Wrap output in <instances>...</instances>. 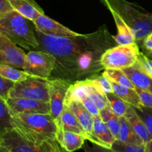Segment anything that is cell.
<instances>
[{"label":"cell","mask_w":152,"mask_h":152,"mask_svg":"<svg viewBox=\"0 0 152 152\" xmlns=\"http://www.w3.org/2000/svg\"><path fill=\"white\" fill-rule=\"evenodd\" d=\"M12 113L27 114H50L49 102L22 98H8L6 100Z\"/></svg>","instance_id":"cell-11"},{"label":"cell","mask_w":152,"mask_h":152,"mask_svg":"<svg viewBox=\"0 0 152 152\" xmlns=\"http://www.w3.org/2000/svg\"><path fill=\"white\" fill-rule=\"evenodd\" d=\"M135 65L152 79V59L140 52Z\"/></svg>","instance_id":"cell-30"},{"label":"cell","mask_w":152,"mask_h":152,"mask_svg":"<svg viewBox=\"0 0 152 152\" xmlns=\"http://www.w3.org/2000/svg\"><path fill=\"white\" fill-rule=\"evenodd\" d=\"M145 54H146L147 56H148V57L151 58V59H152V51L147 52V53H145Z\"/></svg>","instance_id":"cell-41"},{"label":"cell","mask_w":152,"mask_h":152,"mask_svg":"<svg viewBox=\"0 0 152 152\" xmlns=\"http://www.w3.org/2000/svg\"><path fill=\"white\" fill-rule=\"evenodd\" d=\"M13 9L26 19L34 22L40 14L44 13L43 10L34 0H9Z\"/></svg>","instance_id":"cell-17"},{"label":"cell","mask_w":152,"mask_h":152,"mask_svg":"<svg viewBox=\"0 0 152 152\" xmlns=\"http://www.w3.org/2000/svg\"><path fill=\"white\" fill-rule=\"evenodd\" d=\"M0 142L10 152H53L58 144L56 140L34 143L15 128L7 129L0 134Z\"/></svg>","instance_id":"cell-6"},{"label":"cell","mask_w":152,"mask_h":152,"mask_svg":"<svg viewBox=\"0 0 152 152\" xmlns=\"http://www.w3.org/2000/svg\"><path fill=\"white\" fill-rule=\"evenodd\" d=\"M87 140L83 135L75 132L57 129L56 141L68 152H74L83 147Z\"/></svg>","instance_id":"cell-14"},{"label":"cell","mask_w":152,"mask_h":152,"mask_svg":"<svg viewBox=\"0 0 152 152\" xmlns=\"http://www.w3.org/2000/svg\"><path fill=\"white\" fill-rule=\"evenodd\" d=\"M142 48L145 51L150 52L152 51V32L146 36L142 39Z\"/></svg>","instance_id":"cell-37"},{"label":"cell","mask_w":152,"mask_h":152,"mask_svg":"<svg viewBox=\"0 0 152 152\" xmlns=\"http://www.w3.org/2000/svg\"><path fill=\"white\" fill-rule=\"evenodd\" d=\"M10 113L13 128L31 142L42 144L56 140L57 127L50 114Z\"/></svg>","instance_id":"cell-2"},{"label":"cell","mask_w":152,"mask_h":152,"mask_svg":"<svg viewBox=\"0 0 152 152\" xmlns=\"http://www.w3.org/2000/svg\"><path fill=\"white\" fill-rule=\"evenodd\" d=\"M9 98L49 102V79L31 76L23 81L16 83L10 91Z\"/></svg>","instance_id":"cell-7"},{"label":"cell","mask_w":152,"mask_h":152,"mask_svg":"<svg viewBox=\"0 0 152 152\" xmlns=\"http://www.w3.org/2000/svg\"><path fill=\"white\" fill-rule=\"evenodd\" d=\"M13 10L9 0H0V19Z\"/></svg>","instance_id":"cell-36"},{"label":"cell","mask_w":152,"mask_h":152,"mask_svg":"<svg viewBox=\"0 0 152 152\" xmlns=\"http://www.w3.org/2000/svg\"><path fill=\"white\" fill-rule=\"evenodd\" d=\"M111 83L113 87V92L119 97L121 98L123 101H125L126 103L133 107L142 106L136 89L120 86L112 81H111Z\"/></svg>","instance_id":"cell-22"},{"label":"cell","mask_w":152,"mask_h":152,"mask_svg":"<svg viewBox=\"0 0 152 152\" xmlns=\"http://www.w3.org/2000/svg\"><path fill=\"white\" fill-rule=\"evenodd\" d=\"M34 23L39 31L47 35L57 37H79L83 35L71 31L62 24L45 16L44 13L40 14L34 21Z\"/></svg>","instance_id":"cell-12"},{"label":"cell","mask_w":152,"mask_h":152,"mask_svg":"<svg viewBox=\"0 0 152 152\" xmlns=\"http://www.w3.org/2000/svg\"><path fill=\"white\" fill-rule=\"evenodd\" d=\"M57 129H61L63 131L75 132L83 135L86 138V132L82 127L80 123L76 118L72 112L68 108H64L63 111L60 114L56 120H55Z\"/></svg>","instance_id":"cell-18"},{"label":"cell","mask_w":152,"mask_h":152,"mask_svg":"<svg viewBox=\"0 0 152 152\" xmlns=\"http://www.w3.org/2000/svg\"><path fill=\"white\" fill-rule=\"evenodd\" d=\"M105 94L108 99V106L112 109L116 115L118 116L119 117L126 115L129 108V104L126 103L114 92L107 93Z\"/></svg>","instance_id":"cell-26"},{"label":"cell","mask_w":152,"mask_h":152,"mask_svg":"<svg viewBox=\"0 0 152 152\" xmlns=\"http://www.w3.org/2000/svg\"><path fill=\"white\" fill-rule=\"evenodd\" d=\"M53 152H68V151H65V150L64 149V148H62V147H61L60 145H59V144L58 143L57 144V146H56V149H55V151H53Z\"/></svg>","instance_id":"cell-39"},{"label":"cell","mask_w":152,"mask_h":152,"mask_svg":"<svg viewBox=\"0 0 152 152\" xmlns=\"http://www.w3.org/2000/svg\"><path fill=\"white\" fill-rule=\"evenodd\" d=\"M125 117H126L130 124L132 125V128L135 131L138 136L142 139L144 143L145 144L152 139V136L148 132V129H147L146 126L144 123V122L141 120L140 117L137 115L136 112H135L134 109L132 105H129V108H128V111L126 112Z\"/></svg>","instance_id":"cell-21"},{"label":"cell","mask_w":152,"mask_h":152,"mask_svg":"<svg viewBox=\"0 0 152 152\" xmlns=\"http://www.w3.org/2000/svg\"><path fill=\"white\" fill-rule=\"evenodd\" d=\"M26 53L23 50L0 33V65L23 69Z\"/></svg>","instance_id":"cell-10"},{"label":"cell","mask_w":152,"mask_h":152,"mask_svg":"<svg viewBox=\"0 0 152 152\" xmlns=\"http://www.w3.org/2000/svg\"><path fill=\"white\" fill-rule=\"evenodd\" d=\"M56 65V58L48 52L30 50L26 53L23 70L31 76L49 79Z\"/></svg>","instance_id":"cell-8"},{"label":"cell","mask_w":152,"mask_h":152,"mask_svg":"<svg viewBox=\"0 0 152 152\" xmlns=\"http://www.w3.org/2000/svg\"><path fill=\"white\" fill-rule=\"evenodd\" d=\"M15 83L7 80L0 75V99L6 101L9 98V94L14 86Z\"/></svg>","instance_id":"cell-32"},{"label":"cell","mask_w":152,"mask_h":152,"mask_svg":"<svg viewBox=\"0 0 152 152\" xmlns=\"http://www.w3.org/2000/svg\"><path fill=\"white\" fill-rule=\"evenodd\" d=\"M71 81L61 78L49 79V103L50 114L56 120L65 108V99Z\"/></svg>","instance_id":"cell-9"},{"label":"cell","mask_w":152,"mask_h":152,"mask_svg":"<svg viewBox=\"0 0 152 152\" xmlns=\"http://www.w3.org/2000/svg\"><path fill=\"white\" fill-rule=\"evenodd\" d=\"M111 149L114 152H146L145 145H129L116 140Z\"/></svg>","instance_id":"cell-28"},{"label":"cell","mask_w":152,"mask_h":152,"mask_svg":"<svg viewBox=\"0 0 152 152\" xmlns=\"http://www.w3.org/2000/svg\"><path fill=\"white\" fill-rule=\"evenodd\" d=\"M112 14L117 28V34L113 36L117 45H127L136 42L134 34L132 28L123 20V18L114 10H109Z\"/></svg>","instance_id":"cell-16"},{"label":"cell","mask_w":152,"mask_h":152,"mask_svg":"<svg viewBox=\"0 0 152 152\" xmlns=\"http://www.w3.org/2000/svg\"><path fill=\"white\" fill-rule=\"evenodd\" d=\"M102 74L107 77L109 80L125 86V87L135 89L134 86L132 83L130 79L129 78L126 73L121 69H105Z\"/></svg>","instance_id":"cell-25"},{"label":"cell","mask_w":152,"mask_h":152,"mask_svg":"<svg viewBox=\"0 0 152 152\" xmlns=\"http://www.w3.org/2000/svg\"><path fill=\"white\" fill-rule=\"evenodd\" d=\"M36 26L29 20L13 10L0 19V33L20 48L29 50L39 47L35 34Z\"/></svg>","instance_id":"cell-3"},{"label":"cell","mask_w":152,"mask_h":152,"mask_svg":"<svg viewBox=\"0 0 152 152\" xmlns=\"http://www.w3.org/2000/svg\"><path fill=\"white\" fill-rule=\"evenodd\" d=\"M138 95H139L140 99L141 101L142 106L152 108V94L146 91L141 90L139 88H135Z\"/></svg>","instance_id":"cell-33"},{"label":"cell","mask_w":152,"mask_h":152,"mask_svg":"<svg viewBox=\"0 0 152 152\" xmlns=\"http://www.w3.org/2000/svg\"><path fill=\"white\" fill-rule=\"evenodd\" d=\"M140 51L137 42L127 45H117L105 50L101 57L104 69H124L136 63Z\"/></svg>","instance_id":"cell-5"},{"label":"cell","mask_w":152,"mask_h":152,"mask_svg":"<svg viewBox=\"0 0 152 152\" xmlns=\"http://www.w3.org/2000/svg\"><path fill=\"white\" fill-rule=\"evenodd\" d=\"M85 152H114L111 148L102 146L98 144L92 143L91 146L89 145H83Z\"/></svg>","instance_id":"cell-35"},{"label":"cell","mask_w":152,"mask_h":152,"mask_svg":"<svg viewBox=\"0 0 152 152\" xmlns=\"http://www.w3.org/2000/svg\"><path fill=\"white\" fill-rule=\"evenodd\" d=\"M91 79L93 80L96 86L105 94L113 92V87L111 81L103 74L96 77H92Z\"/></svg>","instance_id":"cell-31"},{"label":"cell","mask_w":152,"mask_h":152,"mask_svg":"<svg viewBox=\"0 0 152 152\" xmlns=\"http://www.w3.org/2000/svg\"><path fill=\"white\" fill-rule=\"evenodd\" d=\"M133 108L137 115L140 117L141 120L144 122L148 132L152 136V108L140 106L133 107Z\"/></svg>","instance_id":"cell-29"},{"label":"cell","mask_w":152,"mask_h":152,"mask_svg":"<svg viewBox=\"0 0 152 152\" xmlns=\"http://www.w3.org/2000/svg\"><path fill=\"white\" fill-rule=\"evenodd\" d=\"M81 102L84 105V106L86 107V109H87L94 117L99 115V110L98 109L97 107L96 106L94 102L88 96H86L85 99H83V101H82Z\"/></svg>","instance_id":"cell-34"},{"label":"cell","mask_w":152,"mask_h":152,"mask_svg":"<svg viewBox=\"0 0 152 152\" xmlns=\"http://www.w3.org/2000/svg\"><path fill=\"white\" fill-rule=\"evenodd\" d=\"M13 128V122L10 110L6 101L0 99V134Z\"/></svg>","instance_id":"cell-27"},{"label":"cell","mask_w":152,"mask_h":152,"mask_svg":"<svg viewBox=\"0 0 152 152\" xmlns=\"http://www.w3.org/2000/svg\"><path fill=\"white\" fill-rule=\"evenodd\" d=\"M35 34L39 43L37 50L53 55L57 78L69 81L92 76L103 69L101 57L116 42L105 26L79 37L47 35L37 28Z\"/></svg>","instance_id":"cell-1"},{"label":"cell","mask_w":152,"mask_h":152,"mask_svg":"<svg viewBox=\"0 0 152 152\" xmlns=\"http://www.w3.org/2000/svg\"><path fill=\"white\" fill-rule=\"evenodd\" d=\"M129 77L135 88L146 91L152 94V79L136 65L123 69Z\"/></svg>","instance_id":"cell-19"},{"label":"cell","mask_w":152,"mask_h":152,"mask_svg":"<svg viewBox=\"0 0 152 152\" xmlns=\"http://www.w3.org/2000/svg\"><path fill=\"white\" fill-rule=\"evenodd\" d=\"M0 75L15 83L23 81L31 76L23 69L7 65H0Z\"/></svg>","instance_id":"cell-24"},{"label":"cell","mask_w":152,"mask_h":152,"mask_svg":"<svg viewBox=\"0 0 152 152\" xmlns=\"http://www.w3.org/2000/svg\"><path fill=\"white\" fill-rule=\"evenodd\" d=\"M0 152H10V151H9V150L7 149L4 145H3L0 142Z\"/></svg>","instance_id":"cell-40"},{"label":"cell","mask_w":152,"mask_h":152,"mask_svg":"<svg viewBox=\"0 0 152 152\" xmlns=\"http://www.w3.org/2000/svg\"><path fill=\"white\" fill-rule=\"evenodd\" d=\"M99 116L102 121L107 125L115 139L118 140L120 128V117L116 115L108 105L99 111Z\"/></svg>","instance_id":"cell-23"},{"label":"cell","mask_w":152,"mask_h":152,"mask_svg":"<svg viewBox=\"0 0 152 152\" xmlns=\"http://www.w3.org/2000/svg\"><path fill=\"white\" fill-rule=\"evenodd\" d=\"M109 10L117 12L132 28L136 42L142 41L152 32V16L126 0H101Z\"/></svg>","instance_id":"cell-4"},{"label":"cell","mask_w":152,"mask_h":152,"mask_svg":"<svg viewBox=\"0 0 152 152\" xmlns=\"http://www.w3.org/2000/svg\"><path fill=\"white\" fill-rule=\"evenodd\" d=\"M146 152H152V139L145 145Z\"/></svg>","instance_id":"cell-38"},{"label":"cell","mask_w":152,"mask_h":152,"mask_svg":"<svg viewBox=\"0 0 152 152\" xmlns=\"http://www.w3.org/2000/svg\"><path fill=\"white\" fill-rule=\"evenodd\" d=\"M120 128L117 140L129 145H145L143 141L138 136L132 125L125 116L120 117Z\"/></svg>","instance_id":"cell-20"},{"label":"cell","mask_w":152,"mask_h":152,"mask_svg":"<svg viewBox=\"0 0 152 152\" xmlns=\"http://www.w3.org/2000/svg\"><path fill=\"white\" fill-rule=\"evenodd\" d=\"M65 108H68L77 119L86 132V140L90 141L92 143L97 144L96 139L93 135L94 117L86 109L84 105L78 101H74V102H70L68 105L65 106Z\"/></svg>","instance_id":"cell-13"},{"label":"cell","mask_w":152,"mask_h":152,"mask_svg":"<svg viewBox=\"0 0 152 152\" xmlns=\"http://www.w3.org/2000/svg\"><path fill=\"white\" fill-rule=\"evenodd\" d=\"M93 135L98 145L111 148L116 139L107 125L102 121L100 116H95L94 118Z\"/></svg>","instance_id":"cell-15"}]
</instances>
